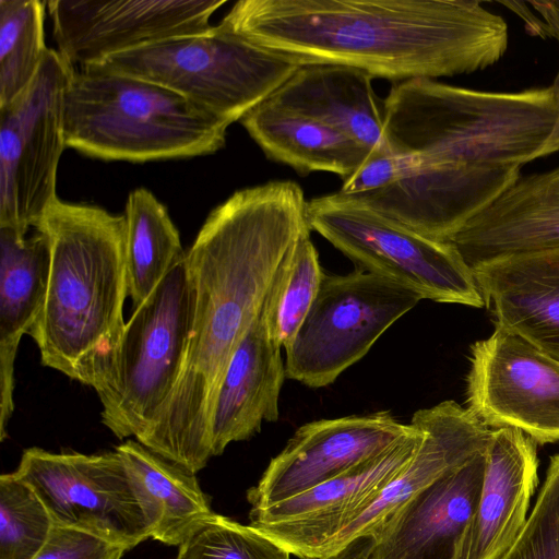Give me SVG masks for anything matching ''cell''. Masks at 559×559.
I'll return each instance as SVG.
<instances>
[{"label": "cell", "instance_id": "1", "mask_svg": "<svg viewBox=\"0 0 559 559\" xmlns=\"http://www.w3.org/2000/svg\"><path fill=\"white\" fill-rule=\"evenodd\" d=\"M308 202L292 180L238 190L210 213L186 251L193 307L181 373L136 441L192 474L212 457V415L228 364L284 259L312 230Z\"/></svg>", "mask_w": 559, "mask_h": 559}, {"label": "cell", "instance_id": "2", "mask_svg": "<svg viewBox=\"0 0 559 559\" xmlns=\"http://www.w3.org/2000/svg\"><path fill=\"white\" fill-rule=\"evenodd\" d=\"M218 25L299 66L397 83L484 70L509 43L507 22L466 0H240Z\"/></svg>", "mask_w": 559, "mask_h": 559}, {"label": "cell", "instance_id": "23", "mask_svg": "<svg viewBox=\"0 0 559 559\" xmlns=\"http://www.w3.org/2000/svg\"><path fill=\"white\" fill-rule=\"evenodd\" d=\"M372 80L345 66H300L267 99L340 130L371 155L385 154L391 151Z\"/></svg>", "mask_w": 559, "mask_h": 559}, {"label": "cell", "instance_id": "25", "mask_svg": "<svg viewBox=\"0 0 559 559\" xmlns=\"http://www.w3.org/2000/svg\"><path fill=\"white\" fill-rule=\"evenodd\" d=\"M240 122L269 158L301 175L329 171L345 180L371 156L340 130L269 99Z\"/></svg>", "mask_w": 559, "mask_h": 559}, {"label": "cell", "instance_id": "15", "mask_svg": "<svg viewBox=\"0 0 559 559\" xmlns=\"http://www.w3.org/2000/svg\"><path fill=\"white\" fill-rule=\"evenodd\" d=\"M390 412L320 419L299 427L247 492L251 509L302 493L365 464L412 432Z\"/></svg>", "mask_w": 559, "mask_h": 559}, {"label": "cell", "instance_id": "20", "mask_svg": "<svg viewBox=\"0 0 559 559\" xmlns=\"http://www.w3.org/2000/svg\"><path fill=\"white\" fill-rule=\"evenodd\" d=\"M537 469L531 437L511 427L491 429L479 499L456 559H498L513 544L528 518Z\"/></svg>", "mask_w": 559, "mask_h": 559}, {"label": "cell", "instance_id": "9", "mask_svg": "<svg viewBox=\"0 0 559 559\" xmlns=\"http://www.w3.org/2000/svg\"><path fill=\"white\" fill-rule=\"evenodd\" d=\"M423 298L382 275L357 267L324 273L318 295L285 349L286 378L309 388L333 383Z\"/></svg>", "mask_w": 559, "mask_h": 559}, {"label": "cell", "instance_id": "33", "mask_svg": "<svg viewBox=\"0 0 559 559\" xmlns=\"http://www.w3.org/2000/svg\"><path fill=\"white\" fill-rule=\"evenodd\" d=\"M127 549L75 528L53 525L34 559H121Z\"/></svg>", "mask_w": 559, "mask_h": 559}, {"label": "cell", "instance_id": "37", "mask_svg": "<svg viewBox=\"0 0 559 559\" xmlns=\"http://www.w3.org/2000/svg\"><path fill=\"white\" fill-rule=\"evenodd\" d=\"M333 559H368L362 552H359L358 555L356 556H353L350 558H345V555H341L336 558H333Z\"/></svg>", "mask_w": 559, "mask_h": 559}, {"label": "cell", "instance_id": "32", "mask_svg": "<svg viewBox=\"0 0 559 559\" xmlns=\"http://www.w3.org/2000/svg\"><path fill=\"white\" fill-rule=\"evenodd\" d=\"M498 559H559V453L550 457L524 527Z\"/></svg>", "mask_w": 559, "mask_h": 559}, {"label": "cell", "instance_id": "13", "mask_svg": "<svg viewBox=\"0 0 559 559\" xmlns=\"http://www.w3.org/2000/svg\"><path fill=\"white\" fill-rule=\"evenodd\" d=\"M226 0H50L59 53L80 68L165 39L210 29Z\"/></svg>", "mask_w": 559, "mask_h": 559}, {"label": "cell", "instance_id": "10", "mask_svg": "<svg viewBox=\"0 0 559 559\" xmlns=\"http://www.w3.org/2000/svg\"><path fill=\"white\" fill-rule=\"evenodd\" d=\"M28 484L55 525L132 549L154 530L147 497L115 450L100 454L26 449L13 472Z\"/></svg>", "mask_w": 559, "mask_h": 559}, {"label": "cell", "instance_id": "21", "mask_svg": "<svg viewBox=\"0 0 559 559\" xmlns=\"http://www.w3.org/2000/svg\"><path fill=\"white\" fill-rule=\"evenodd\" d=\"M448 241L471 267L508 253L559 246V166L521 176Z\"/></svg>", "mask_w": 559, "mask_h": 559}, {"label": "cell", "instance_id": "17", "mask_svg": "<svg viewBox=\"0 0 559 559\" xmlns=\"http://www.w3.org/2000/svg\"><path fill=\"white\" fill-rule=\"evenodd\" d=\"M485 465L486 449L428 485L366 539L361 552L368 559H456L477 507Z\"/></svg>", "mask_w": 559, "mask_h": 559}, {"label": "cell", "instance_id": "30", "mask_svg": "<svg viewBox=\"0 0 559 559\" xmlns=\"http://www.w3.org/2000/svg\"><path fill=\"white\" fill-rule=\"evenodd\" d=\"M53 525L28 484L14 473L0 476V559H34Z\"/></svg>", "mask_w": 559, "mask_h": 559}, {"label": "cell", "instance_id": "36", "mask_svg": "<svg viewBox=\"0 0 559 559\" xmlns=\"http://www.w3.org/2000/svg\"><path fill=\"white\" fill-rule=\"evenodd\" d=\"M550 87L552 90V93H554V96H555V99L557 103L558 116H557V121H556L554 131H552L550 138L548 139L545 147L542 151L540 158L559 152V71H558L552 84L550 85Z\"/></svg>", "mask_w": 559, "mask_h": 559}, {"label": "cell", "instance_id": "7", "mask_svg": "<svg viewBox=\"0 0 559 559\" xmlns=\"http://www.w3.org/2000/svg\"><path fill=\"white\" fill-rule=\"evenodd\" d=\"M94 66L165 86L229 126L267 99L300 67L219 25Z\"/></svg>", "mask_w": 559, "mask_h": 559}, {"label": "cell", "instance_id": "12", "mask_svg": "<svg viewBox=\"0 0 559 559\" xmlns=\"http://www.w3.org/2000/svg\"><path fill=\"white\" fill-rule=\"evenodd\" d=\"M466 403L490 429L511 427L537 444L559 441V360L495 328L471 347Z\"/></svg>", "mask_w": 559, "mask_h": 559}, {"label": "cell", "instance_id": "8", "mask_svg": "<svg viewBox=\"0 0 559 559\" xmlns=\"http://www.w3.org/2000/svg\"><path fill=\"white\" fill-rule=\"evenodd\" d=\"M312 230L359 269L388 277L423 299L485 306L473 270L449 241L418 234L337 192L308 202Z\"/></svg>", "mask_w": 559, "mask_h": 559}, {"label": "cell", "instance_id": "18", "mask_svg": "<svg viewBox=\"0 0 559 559\" xmlns=\"http://www.w3.org/2000/svg\"><path fill=\"white\" fill-rule=\"evenodd\" d=\"M411 423L423 431V440L414 456L373 501L343 528L322 559L336 558L357 542L368 539L412 497L485 450L491 431L467 407L454 401L418 409Z\"/></svg>", "mask_w": 559, "mask_h": 559}, {"label": "cell", "instance_id": "29", "mask_svg": "<svg viewBox=\"0 0 559 559\" xmlns=\"http://www.w3.org/2000/svg\"><path fill=\"white\" fill-rule=\"evenodd\" d=\"M45 4L39 0H0V106L34 80L48 48Z\"/></svg>", "mask_w": 559, "mask_h": 559}, {"label": "cell", "instance_id": "11", "mask_svg": "<svg viewBox=\"0 0 559 559\" xmlns=\"http://www.w3.org/2000/svg\"><path fill=\"white\" fill-rule=\"evenodd\" d=\"M74 67L48 48L31 84L0 106V228L22 239L56 195L66 146L64 94Z\"/></svg>", "mask_w": 559, "mask_h": 559}, {"label": "cell", "instance_id": "28", "mask_svg": "<svg viewBox=\"0 0 559 559\" xmlns=\"http://www.w3.org/2000/svg\"><path fill=\"white\" fill-rule=\"evenodd\" d=\"M324 273L310 231L288 252L273 280L263 316L272 341L288 348L305 321Z\"/></svg>", "mask_w": 559, "mask_h": 559}, {"label": "cell", "instance_id": "27", "mask_svg": "<svg viewBox=\"0 0 559 559\" xmlns=\"http://www.w3.org/2000/svg\"><path fill=\"white\" fill-rule=\"evenodd\" d=\"M128 296L141 306L186 251L167 209L154 194L139 188L126 203Z\"/></svg>", "mask_w": 559, "mask_h": 559}, {"label": "cell", "instance_id": "34", "mask_svg": "<svg viewBox=\"0 0 559 559\" xmlns=\"http://www.w3.org/2000/svg\"><path fill=\"white\" fill-rule=\"evenodd\" d=\"M402 175V163L392 152L371 155L352 176L343 180L337 191L344 195L372 192L396 182Z\"/></svg>", "mask_w": 559, "mask_h": 559}, {"label": "cell", "instance_id": "6", "mask_svg": "<svg viewBox=\"0 0 559 559\" xmlns=\"http://www.w3.org/2000/svg\"><path fill=\"white\" fill-rule=\"evenodd\" d=\"M192 307L185 254L133 309L114 358L92 386L102 423L118 439L141 438L168 403L181 373Z\"/></svg>", "mask_w": 559, "mask_h": 559}, {"label": "cell", "instance_id": "4", "mask_svg": "<svg viewBox=\"0 0 559 559\" xmlns=\"http://www.w3.org/2000/svg\"><path fill=\"white\" fill-rule=\"evenodd\" d=\"M382 109L384 139L404 164L401 178L447 167H521L540 158L558 116L550 86L485 92L432 79L393 84Z\"/></svg>", "mask_w": 559, "mask_h": 559}, {"label": "cell", "instance_id": "35", "mask_svg": "<svg viewBox=\"0 0 559 559\" xmlns=\"http://www.w3.org/2000/svg\"><path fill=\"white\" fill-rule=\"evenodd\" d=\"M530 5L542 17V37H554L559 40V0L558 1H531Z\"/></svg>", "mask_w": 559, "mask_h": 559}, {"label": "cell", "instance_id": "5", "mask_svg": "<svg viewBox=\"0 0 559 559\" xmlns=\"http://www.w3.org/2000/svg\"><path fill=\"white\" fill-rule=\"evenodd\" d=\"M63 114L66 146L106 160L212 154L229 127L165 86L100 66L73 69Z\"/></svg>", "mask_w": 559, "mask_h": 559}, {"label": "cell", "instance_id": "31", "mask_svg": "<svg viewBox=\"0 0 559 559\" xmlns=\"http://www.w3.org/2000/svg\"><path fill=\"white\" fill-rule=\"evenodd\" d=\"M176 559H290V552L250 524L213 512L178 546Z\"/></svg>", "mask_w": 559, "mask_h": 559}, {"label": "cell", "instance_id": "19", "mask_svg": "<svg viewBox=\"0 0 559 559\" xmlns=\"http://www.w3.org/2000/svg\"><path fill=\"white\" fill-rule=\"evenodd\" d=\"M471 269L495 328L559 360V246L499 255Z\"/></svg>", "mask_w": 559, "mask_h": 559}, {"label": "cell", "instance_id": "24", "mask_svg": "<svg viewBox=\"0 0 559 559\" xmlns=\"http://www.w3.org/2000/svg\"><path fill=\"white\" fill-rule=\"evenodd\" d=\"M49 275V247L36 229L22 239L0 228V439L13 414L14 362L24 334L43 308Z\"/></svg>", "mask_w": 559, "mask_h": 559}, {"label": "cell", "instance_id": "22", "mask_svg": "<svg viewBox=\"0 0 559 559\" xmlns=\"http://www.w3.org/2000/svg\"><path fill=\"white\" fill-rule=\"evenodd\" d=\"M264 307V306H263ZM267 332L263 309L235 350L222 380L211 423L212 456L248 440L263 421L278 419L285 361Z\"/></svg>", "mask_w": 559, "mask_h": 559}, {"label": "cell", "instance_id": "14", "mask_svg": "<svg viewBox=\"0 0 559 559\" xmlns=\"http://www.w3.org/2000/svg\"><path fill=\"white\" fill-rule=\"evenodd\" d=\"M412 432L378 457L302 493L251 509L250 525L301 559H322L337 535L408 464L423 440Z\"/></svg>", "mask_w": 559, "mask_h": 559}, {"label": "cell", "instance_id": "3", "mask_svg": "<svg viewBox=\"0 0 559 559\" xmlns=\"http://www.w3.org/2000/svg\"><path fill=\"white\" fill-rule=\"evenodd\" d=\"M34 228L48 241L49 275L28 335L44 366L92 388L114 358L127 323L126 216L57 198Z\"/></svg>", "mask_w": 559, "mask_h": 559}, {"label": "cell", "instance_id": "16", "mask_svg": "<svg viewBox=\"0 0 559 559\" xmlns=\"http://www.w3.org/2000/svg\"><path fill=\"white\" fill-rule=\"evenodd\" d=\"M518 166H463L412 173L372 192L340 195L418 234L447 241L521 177Z\"/></svg>", "mask_w": 559, "mask_h": 559}, {"label": "cell", "instance_id": "26", "mask_svg": "<svg viewBox=\"0 0 559 559\" xmlns=\"http://www.w3.org/2000/svg\"><path fill=\"white\" fill-rule=\"evenodd\" d=\"M142 486L154 512L152 538L179 546L213 513L194 474L154 453L136 440L115 449Z\"/></svg>", "mask_w": 559, "mask_h": 559}]
</instances>
